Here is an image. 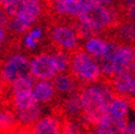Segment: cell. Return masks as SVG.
<instances>
[{"mask_svg": "<svg viewBox=\"0 0 135 134\" xmlns=\"http://www.w3.org/2000/svg\"><path fill=\"white\" fill-rule=\"evenodd\" d=\"M29 74L35 81H52L58 75L52 52L45 51L31 57Z\"/></svg>", "mask_w": 135, "mask_h": 134, "instance_id": "obj_8", "label": "cell"}, {"mask_svg": "<svg viewBox=\"0 0 135 134\" xmlns=\"http://www.w3.org/2000/svg\"><path fill=\"white\" fill-rule=\"evenodd\" d=\"M30 58L23 52H12L5 57L0 65V77L4 82L11 85L17 78L29 74Z\"/></svg>", "mask_w": 135, "mask_h": 134, "instance_id": "obj_7", "label": "cell"}, {"mask_svg": "<svg viewBox=\"0 0 135 134\" xmlns=\"http://www.w3.org/2000/svg\"><path fill=\"white\" fill-rule=\"evenodd\" d=\"M51 52H52V56H53V61L57 67V70H58V74L69 73L70 62H71L70 53H68L62 50H56V48L53 51H51Z\"/></svg>", "mask_w": 135, "mask_h": 134, "instance_id": "obj_23", "label": "cell"}, {"mask_svg": "<svg viewBox=\"0 0 135 134\" xmlns=\"http://www.w3.org/2000/svg\"><path fill=\"white\" fill-rule=\"evenodd\" d=\"M52 84L54 86L57 94L65 98L75 94V93H79L80 91V86H79L80 84L76 81V78L70 73L58 74L52 80Z\"/></svg>", "mask_w": 135, "mask_h": 134, "instance_id": "obj_13", "label": "cell"}, {"mask_svg": "<svg viewBox=\"0 0 135 134\" xmlns=\"http://www.w3.org/2000/svg\"><path fill=\"white\" fill-rule=\"evenodd\" d=\"M86 3L87 0H54L50 3V8L56 16L76 22L83 11Z\"/></svg>", "mask_w": 135, "mask_h": 134, "instance_id": "obj_10", "label": "cell"}, {"mask_svg": "<svg viewBox=\"0 0 135 134\" xmlns=\"http://www.w3.org/2000/svg\"><path fill=\"white\" fill-rule=\"evenodd\" d=\"M46 30L41 25H35L31 29H29L27 33L22 36V45L25 50L35 51L40 47V44L45 38Z\"/></svg>", "mask_w": 135, "mask_h": 134, "instance_id": "obj_19", "label": "cell"}, {"mask_svg": "<svg viewBox=\"0 0 135 134\" xmlns=\"http://www.w3.org/2000/svg\"><path fill=\"white\" fill-rule=\"evenodd\" d=\"M20 127L13 109H0V134H10Z\"/></svg>", "mask_w": 135, "mask_h": 134, "instance_id": "obj_21", "label": "cell"}, {"mask_svg": "<svg viewBox=\"0 0 135 134\" xmlns=\"http://www.w3.org/2000/svg\"><path fill=\"white\" fill-rule=\"evenodd\" d=\"M82 104L81 121L84 126L92 128L106 115L110 101L115 97L109 81H99L97 84L82 86L79 91Z\"/></svg>", "mask_w": 135, "mask_h": 134, "instance_id": "obj_2", "label": "cell"}, {"mask_svg": "<svg viewBox=\"0 0 135 134\" xmlns=\"http://www.w3.org/2000/svg\"><path fill=\"white\" fill-rule=\"evenodd\" d=\"M119 21V8L113 1L87 0L75 25L83 41L93 36H101L107 30L113 29Z\"/></svg>", "mask_w": 135, "mask_h": 134, "instance_id": "obj_1", "label": "cell"}, {"mask_svg": "<svg viewBox=\"0 0 135 134\" xmlns=\"http://www.w3.org/2000/svg\"><path fill=\"white\" fill-rule=\"evenodd\" d=\"M84 124L81 118H64L62 122V133L63 134H82Z\"/></svg>", "mask_w": 135, "mask_h": 134, "instance_id": "obj_24", "label": "cell"}, {"mask_svg": "<svg viewBox=\"0 0 135 134\" xmlns=\"http://www.w3.org/2000/svg\"><path fill=\"white\" fill-rule=\"evenodd\" d=\"M62 109L66 118H81L83 111H82V104L79 93L64 98L62 103Z\"/></svg>", "mask_w": 135, "mask_h": 134, "instance_id": "obj_20", "label": "cell"}, {"mask_svg": "<svg viewBox=\"0 0 135 134\" xmlns=\"http://www.w3.org/2000/svg\"><path fill=\"white\" fill-rule=\"evenodd\" d=\"M123 15L127 20L135 21V0H129V1H124L123 4Z\"/></svg>", "mask_w": 135, "mask_h": 134, "instance_id": "obj_26", "label": "cell"}, {"mask_svg": "<svg viewBox=\"0 0 135 134\" xmlns=\"http://www.w3.org/2000/svg\"><path fill=\"white\" fill-rule=\"evenodd\" d=\"M109 82L116 95L135 101V63L119 75L112 77Z\"/></svg>", "mask_w": 135, "mask_h": 134, "instance_id": "obj_9", "label": "cell"}, {"mask_svg": "<svg viewBox=\"0 0 135 134\" xmlns=\"http://www.w3.org/2000/svg\"><path fill=\"white\" fill-rule=\"evenodd\" d=\"M113 40L119 44L135 46V21L121 20L113 27Z\"/></svg>", "mask_w": 135, "mask_h": 134, "instance_id": "obj_15", "label": "cell"}, {"mask_svg": "<svg viewBox=\"0 0 135 134\" xmlns=\"http://www.w3.org/2000/svg\"><path fill=\"white\" fill-rule=\"evenodd\" d=\"M123 134H135V120H128Z\"/></svg>", "mask_w": 135, "mask_h": 134, "instance_id": "obj_28", "label": "cell"}, {"mask_svg": "<svg viewBox=\"0 0 135 134\" xmlns=\"http://www.w3.org/2000/svg\"><path fill=\"white\" fill-rule=\"evenodd\" d=\"M128 121L117 120L105 115L97 124L90 128L89 134H123Z\"/></svg>", "mask_w": 135, "mask_h": 134, "instance_id": "obj_12", "label": "cell"}, {"mask_svg": "<svg viewBox=\"0 0 135 134\" xmlns=\"http://www.w3.org/2000/svg\"><path fill=\"white\" fill-rule=\"evenodd\" d=\"M7 29L5 28V27H3V25H0V45H3L6 42V40H7Z\"/></svg>", "mask_w": 135, "mask_h": 134, "instance_id": "obj_29", "label": "cell"}, {"mask_svg": "<svg viewBox=\"0 0 135 134\" xmlns=\"http://www.w3.org/2000/svg\"><path fill=\"white\" fill-rule=\"evenodd\" d=\"M132 109H133V101H130L127 98L115 95L113 99L109 104L106 115H109V116H111L113 118H117V120L128 121Z\"/></svg>", "mask_w": 135, "mask_h": 134, "instance_id": "obj_16", "label": "cell"}, {"mask_svg": "<svg viewBox=\"0 0 135 134\" xmlns=\"http://www.w3.org/2000/svg\"><path fill=\"white\" fill-rule=\"evenodd\" d=\"M15 114H16L20 127H24V128H31L44 116L42 115V106L40 104H36L27 110L15 111Z\"/></svg>", "mask_w": 135, "mask_h": 134, "instance_id": "obj_18", "label": "cell"}, {"mask_svg": "<svg viewBox=\"0 0 135 134\" xmlns=\"http://www.w3.org/2000/svg\"><path fill=\"white\" fill-rule=\"evenodd\" d=\"M8 23H10V16L6 13L5 10L0 5V25H3V27H5L7 29Z\"/></svg>", "mask_w": 135, "mask_h": 134, "instance_id": "obj_27", "label": "cell"}, {"mask_svg": "<svg viewBox=\"0 0 135 134\" xmlns=\"http://www.w3.org/2000/svg\"><path fill=\"white\" fill-rule=\"evenodd\" d=\"M45 12V3L40 0H22L16 16L10 18L7 30L15 35H24L36 23Z\"/></svg>", "mask_w": 135, "mask_h": 134, "instance_id": "obj_5", "label": "cell"}, {"mask_svg": "<svg viewBox=\"0 0 135 134\" xmlns=\"http://www.w3.org/2000/svg\"><path fill=\"white\" fill-rule=\"evenodd\" d=\"M33 95L37 104L46 105L54 100L57 92L52 81H35L33 88Z\"/></svg>", "mask_w": 135, "mask_h": 134, "instance_id": "obj_17", "label": "cell"}, {"mask_svg": "<svg viewBox=\"0 0 135 134\" xmlns=\"http://www.w3.org/2000/svg\"><path fill=\"white\" fill-rule=\"evenodd\" d=\"M21 3H22V0H3V1H0V5L10 16V18H12L13 16H16L20 10Z\"/></svg>", "mask_w": 135, "mask_h": 134, "instance_id": "obj_25", "label": "cell"}, {"mask_svg": "<svg viewBox=\"0 0 135 134\" xmlns=\"http://www.w3.org/2000/svg\"><path fill=\"white\" fill-rule=\"evenodd\" d=\"M63 120L56 115H44L30 128L31 134H63Z\"/></svg>", "mask_w": 135, "mask_h": 134, "instance_id": "obj_14", "label": "cell"}, {"mask_svg": "<svg viewBox=\"0 0 135 134\" xmlns=\"http://www.w3.org/2000/svg\"><path fill=\"white\" fill-rule=\"evenodd\" d=\"M115 44L116 40L113 39H109V38L104 36H93L83 40L81 48L84 52H87L89 56H92L93 58H95L97 61H101L111 52Z\"/></svg>", "mask_w": 135, "mask_h": 134, "instance_id": "obj_11", "label": "cell"}, {"mask_svg": "<svg viewBox=\"0 0 135 134\" xmlns=\"http://www.w3.org/2000/svg\"><path fill=\"white\" fill-rule=\"evenodd\" d=\"M10 134H31L30 128H24V127H17L15 131H12Z\"/></svg>", "mask_w": 135, "mask_h": 134, "instance_id": "obj_30", "label": "cell"}, {"mask_svg": "<svg viewBox=\"0 0 135 134\" xmlns=\"http://www.w3.org/2000/svg\"><path fill=\"white\" fill-rule=\"evenodd\" d=\"M48 38L56 50L65 51L70 54L79 51L82 45L76 25L69 22L54 23L48 30Z\"/></svg>", "mask_w": 135, "mask_h": 134, "instance_id": "obj_6", "label": "cell"}, {"mask_svg": "<svg viewBox=\"0 0 135 134\" xmlns=\"http://www.w3.org/2000/svg\"><path fill=\"white\" fill-rule=\"evenodd\" d=\"M69 73L76 78V81L80 85L83 86L97 84L103 78L99 61L89 56L82 48L71 54Z\"/></svg>", "mask_w": 135, "mask_h": 134, "instance_id": "obj_4", "label": "cell"}, {"mask_svg": "<svg viewBox=\"0 0 135 134\" xmlns=\"http://www.w3.org/2000/svg\"><path fill=\"white\" fill-rule=\"evenodd\" d=\"M34 85H35V80L30 75H25L20 78H17L16 81H13L10 85L11 97L27 94V93H33Z\"/></svg>", "mask_w": 135, "mask_h": 134, "instance_id": "obj_22", "label": "cell"}, {"mask_svg": "<svg viewBox=\"0 0 135 134\" xmlns=\"http://www.w3.org/2000/svg\"><path fill=\"white\" fill-rule=\"evenodd\" d=\"M99 63L103 77L110 81L112 77L119 75L135 63V46L119 44L116 41L111 52L99 61Z\"/></svg>", "mask_w": 135, "mask_h": 134, "instance_id": "obj_3", "label": "cell"}]
</instances>
